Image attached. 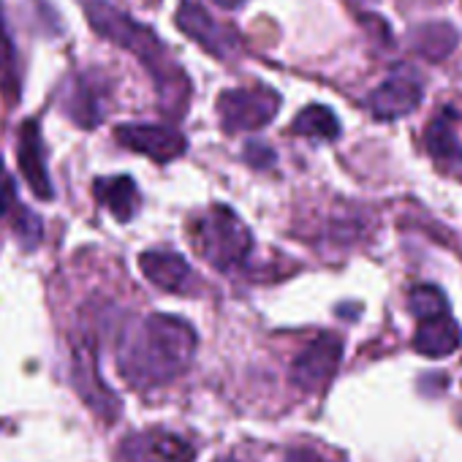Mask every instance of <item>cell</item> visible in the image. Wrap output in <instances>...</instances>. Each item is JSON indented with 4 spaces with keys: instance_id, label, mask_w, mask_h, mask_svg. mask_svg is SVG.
Segmentation results:
<instances>
[{
    "instance_id": "cell-1",
    "label": "cell",
    "mask_w": 462,
    "mask_h": 462,
    "mask_svg": "<svg viewBox=\"0 0 462 462\" xmlns=\"http://www.w3.org/2000/svg\"><path fill=\"white\" fill-rule=\"evenodd\" d=\"M196 332L177 316H147L120 346V370L134 386H161L188 370L196 354Z\"/></svg>"
},
{
    "instance_id": "cell-2",
    "label": "cell",
    "mask_w": 462,
    "mask_h": 462,
    "mask_svg": "<svg viewBox=\"0 0 462 462\" xmlns=\"http://www.w3.org/2000/svg\"><path fill=\"white\" fill-rule=\"evenodd\" d=\"M88 23L90 28L104 36L106 42L134 52L142 66L152 74V79L158 82L161 90V101L169 109V115H182L185 104H188V79L182 74V69L171 60L166 44L142 23L131 20L128 14L117 12L109 4H88L85 6Z\"/></svg>"
},
{
    "instance_id": "cell-3",
    "label": "cell",
    "mask_w": 462,
    "mask_h": 462,
    "mask_svg": "<svg viewBox=\"0 0 462 462\" xmlns=\"http://www.w3.org/2000/svg\"><path fill=\"white\" fill-rule=\"evenodd\" d=\"M193 245L212 267L231 270L251 256L254 237H251V228L240 220L235 209L215 204L204 215L196 217Z\"/></svg>"
},
{
    "instance_id": "cell-4",
    "label": "cell",
    "mask_w": 462,
    "mask_h": 462,
    "mask_svg": "<svg viewBox=\"0 0 462 462\" xmlns=\"http://www.w3.org/2000/svg\"><path fill=\"white\" fill-rule=\"evenodd\" d=\"M281 109V96L267 85L235 88L217 98V115L228 134L237 131H259L275 120Z\"/></svg>"
},
{
    "instance_id": "cell-5",
    "label": "cell",
    "mask_w": 462,
    "mask_h": 462,
    "mask_svg": "<svg viewBox=\"0 0 462 462\" xmlns=\"http://www.w3.org/2000/svg\"><path fill=\"white\" fill-rule=\"evenodd\" d=\"M174 23L190 42H196L204 52H209L217 60H228L240 50L235 31L220 25L217 20H212L209 12L204 6H199L196 0H182Z\"/></svg>"
},
{
    "instance_id": "cell-6",
    "label": "cell",
    "mask_w": 462,
    "mask_h": 462,
    "mask_svg": "<svg viewBox=\"0 0 462 462\" xmlns=\"http://www.w3.org/2000/svg\"><path fill=\"white\" fill-rule=\"evenodd\" d=\"M343 359V340L337 335H319L291 365L294 386L305 392H316L332 381Z\"/></svg>"
},
{
    "instance_id": "cell-7",
    "label": "cell",
    "mask_w": 462,
    "mask_h": 462,
    "mask_svg": "<svg viewBox=\"0 0 462 462\" xmlns=\"http://www.w3.org/2000/svg\"><path fill=\"white\" fill-rule=\"evenodd\" d=\"M115 139L134 150V152H142L158 163H169L174 158H180L188 147L185 136L177 131V128H169V125H147V123H128V125H120L115 131Z\"/></svg>"
},
{
    "instance_id": "cell-8",
    "label": "cell",
    "mask_w": 462,
    "mask_h": 462,
    "mask_svg": "<svg viewBox=\"0 0 462 462\" xmlns=\"http://www.w3.org/2000/svg\"><path fill=\"white\" fill-rule=\"evenodd\" d=\"M196 448L166 430H147L136 432L123 443L125 462H193Z\"/></svg>"
},
{
    "instance_id": "cell-9",
    "label": "cell",
    "mask_w": 462,
    "mask_h": 462,
    "mask_svg": "<svg viewBox=\"0 0 462 462\" xmlns=\"http://www.w3.org/2000/svg\"><path fill=\"white\" fill-rule=\"evenodd\" d=\"M17 161H20V171L28 182V188L50 201L55 196L52 182H50V171H47V158H44V142H42V128L36 120H25L20 128V139H17Z\"/></svg>"
},
{
    "instance_id": "cell-10",
    "label": "cell",
    "mask_w": 462,
    "mask_h": 462,
    "mask_svg": "<svg viewBox=\"0 0 462 462\" xmlns=\"http://www.w3.org/2000/svg\"><path fill=\"white\" fill-rule=\"evenodd\" d=\"M74 383L79 389V394L85 397V402L104 416L106 421H115L120 413V400L115 397V392H109L104 386V381L98 378L96 370V354L90 346H79L74 351Z\"/></svg>"
},
{
    "instance_id": "cell-11",
    "label": "cell",
    "mask_w": 462,
    "mask_h": 462,
    "mask_svg": "<svg viewBox=\"0 0 462 462\" xmlns=\"http://www.w3.org/2000/svg\"><path fill=\"white\" fill-rule=\"evenodd\" d=\"M421 104V82L408 74H394L370 96V112L378 120H397Z\"/></svg>"
},
{
    "instance_id": "cell-12",
    "label": "cell",
    "mask_w": 462,
    "mask_h": 462,
    "mask_svg": "<svg viewBox=\"0 0 462 462\" xmlns=\"http://www.w3.org/2000/svg\"><path fill=\"white\" fill-rule=\"evenodd\" d=\"M424 147L440 163H462V112L440 109L424 128Z\"/></svg>"
},
{
    "instance_id": "cell-13",
    "label": "cell",
    "mask_w": 462,
    "mask_h": 462,
    "mask_svg": "<svg viewBox=\"0 0 462 462\" xmlns=\"http://www.w3.org/2000/svg\"><path fill=\"white\" fill-rule=\"evenodd\" d=\"M139 267L150 283H155L163 291H182L190 281L188 262L174 251H147L139 259Z\"/></svg>"
},
{
    "instance_id": "cell-14",
    "label": "cell",
    "mask_w": 462,
    "mask_h": 462,
    "mask_svg": "<svg viewBox=\"0 0 462 462\" xmlns=\"http://www.w3.org/2000/svg\"><path fill=\"white\" fill-rule=\"evenodd\" d=\"M462 343V329L451 316H440V319H430L421 321L416 335H413V348L430 359L438 356H448L459 348Z\"/></svg>"
},
{
    "instance_id": "cell-15",
    "label": "cell",
    "mask_w": 462,
    "mask_h": 462,
    "mask_svg": "<svg viewBox=\"0 0 462 462\" xmlns=\"http://www.w3.org/2000/svg\"><path fill=\"white\" fill-rule=\"evenodd\" d=\"M457 44L459 33L448 23H424L411 31V50L430 63L446 60L457 50Z\"/></svg>"
},
{
    "instance_id": "cell-16",
    "label": "cell",
    "mask_w": 462,
    "mask_h": 462,
    "mask_svg": "<svg viewBox=\"0 0 462 462\" xmlns=\"http://www.w3.org/2000/svg\"><path fill=\"white\" fill-rule=\"evenodd\" d=\"M96 196L98 201L106 204V209L120 220H131L139 209V188L136 182L128 177V174H120V177H104L96 182Z\"/></svg>"
},
{
    "instance_id": "cell-17",
    "label": "cell",
    "mask_w": 462,
    "mask_h": 462,
    "mask_svg": "<svg viewBox=\"0 0 462 462\" xmlns=\"http://www.w3.org/2000/svg\"><path fill=\"white\" fill-rule=\"evenodd\" d=\"M291 131L297 136H308V139H321V142H332L340 136V120L337 115L324 106V104H310L308 109H302L294 123Z\"/></svg>"
},
{
    "instance_id": "cell-18",
    "label": "cell",
    "mask_w": 462,
    "mask_h": 462,
    "mask_svg": "<svg viewBox=\"0 0 462 462\" xmlns=\"http://www.w3.org/2000/svg\"><path fill=\"white\" fill-rule=\"evenodd\" d=\"M408 308L411 313L419 319V321H430V319H440V316H448V302H446V294L430 283H421L416 286L411 294H408Z\"/></svg>"
},
{
    "instance_id": "cell-19",
    "label": "cell",
    "mask_w": 462,
    "mask_h": 462,
    "mask_svg": "<svg viewBox=\"0 0 462 462\" xmlns=\"http://www.w3.org/2000/svg\"><path fill=\"white\" fill-rule=\"evenodd\" d=\"M66 112L71 115V120H77L85 128H93L101 120V109L96 104V96L88 90L85 82H74V90L66 96Z\"/></svg>"
},
{
    "instance_id": "cell-20",
    "label": "cell",
    "mask_w": 462,
    "mask_h": 462,
    "mask_svg": "<svg viewBox=\"0 0 462 462\" xmlns=\"http://www.w3.org/2000/svg\"><path fill=\"white\" fill-rule=\"evenodd\" d=\"M14 69V42L4 25V17H0V74L9 77Z\"/></svg>"
},
{
    "instance_id": "cell-21",
    "label": "cell",
    "mask_w": 462,
    "mask_h": 462,
    "mask_svg": "<svg viewBox=\"0 0 462 462\" xmlns=\"http://www.w3.org/2000/svg\"><path fill=\"white\" fill-rule=\"evenodd\" d=\"M245 158H248V163L256 166V169H267V166L275 163V152H273L267 144H262V142H251V144L245 147Z\"/></svg>"
},
{
    "instance_id": "cell-22",
    "label": "cell",
    "mask_w": 462,
    "mask_h": 462,
    "mask_svg": "<svg viewBox=\"0 0 462 462\" xmlns=\"http://www.w3.org/2000/svg\"><path fill=\"white\" fill-rule=\"evenodd\" d=\"M14 199H17V188L9 177H4V182H0V217L14 207Z\"/></svg>"
},
{
    "instance_id": "cell-23",
    "label": "cell",
    "mask_w": 462,
    "mask_h": 462,
    "mask_svg": "<svg viewBox=\"0 0 462 462\" xmlns=\"http://www.w3.org/2000/svg\"><path fill=\"white\" fill-rule=\"evenodd\" d=\"M286 462H327V459L313 448H291L286 454Z\"/></svg>"
},
{
    "instance_id": "cell-24",
    "label": "cell",
    "mask_w": 462,
    "mask_h": 462,
    "mask_svg": "<svg viewBox=\"0 0 462 462\" xmlns=\"http://www.w3.org/2000/svg\"><path fill=\"white\" fill-rule=\"evenodd\" d=\"M212 4H217L220 9H240L243 4H248V0H212Z\"/></svg>"
},
{
    "instance_id": "cell-25",
    "label": "cell",
    "mask_w": 462,
    "mask_h": 462,
    "mask_svg": "<svg viewBox=\"0 0 462 462\" xmlns=\"http://www.w3.org/2000/svg\"><path fill=\"white\" fill-rule=\"evenodd\" d=\"M351 4H356V6H370V4H375V0H351Z\"/></svg>"
},
{
    "instance_id": "cell-26",
    "label": "cell",
    "mask_w": 462,
    "mask_h": 462,
    "mask_svg": "<svg viewBox=\"0 0 462 462\" xmlns=\"http://www.w3.org/2000/svg\"><path fill=\"white\" fill-rule=\"evenodd\" d=\"M4 177H6V171H4V161H0V182H4Z\"/></svg>"
},
{
    "instance_id": "cell-27",
    "label": "cell",
    "mask_w": 462,
    "mask_h": 462,
    "mask_svg": "<svg viewBox=\"0 0 462 462\" xmlns=\"http://www.w3.org/2000/svg\"><path fill=\"white\" fill-rule=\"evenodd\" d=\"M215 462H235V459H215Z\"/></svg>"
}]
</instances>
